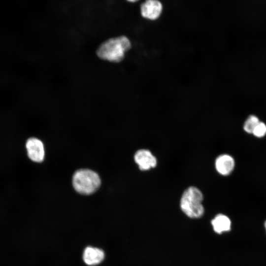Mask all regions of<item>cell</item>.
I'll return each instance as SVG.
<instances>
[{
    "instance_id": "cell-1",
    "label": "cell",
    "mask_w": 266,
    "mask_h": 266,
    "mask_svg": "<svg viewBox=\"0 0 266 266\" xmlns=\"http://www.w3.org/2000/svg\"><path fill=\"white\" fill-rule=\"evenodd\" d=\"M132 43L126 35L110 38L100 45L97 55L100 59L112 63H119L125 58L131 49Z\"/></svg>"
},
{
    "instance_id": "cell-2",
    "label": "cell",
    "mask_w": 266,
    "mask_h": 266,
    "mask_svg": "<svg viewBox=\"0 0 266 266\" xmlns=\"http://www.w3.org/2000/svg\"><path fill=\"white\" fill-rule=\"evenodd\" d=\"M203 199L201 191L196 187H189L183 192L180 200L182 211L189 217L198 218L204 213Z\"/></svg>"
},
{
    "instance_id": "cell-3",
    "label": "cell",
    "mask_w": 266,
    "mask_h": 266,
    "mask_svg": "<svg viewBox=\"0 0 266 266\" xmlns=\"http://www.w3.org/2000/svg\"><path fill=\"white\" fill-rule=\"evenodd\" d=\"M100 179L96 172L89 169L76 170L72 176V185L78 193L90 195L96 192L100 185Z\"/></svg>"
},
{
    "instance_id": "cell-4",
    "label": "cell",
    "mask_w": 266,
    "mask_h": 266,
    "mask_svg": "<svg viewBox=\"0 0 266 266\" xmlns=\"http://www.w3.org/2000/svg\"><path fill=\"white\" fill-rule=\"evenodd\" d=\"M140 14L142 18L155 21L161 16L163 5L159 0H145L140 5Z\"/></svg>"
},
{
    "instance_id": "cell-5",
    "label": "cell",
    "mask_w": 266,
    "mask_h": 266,
    "mask_svg": "<svg viewBox=\"0 0 266 266\" xmlns=\"http://www.w3.org/2000/svg\"><path fill=\"white\" fill-rule=\"evenodd\" d=\"M26 147L29 158L33 162L40 163L44 158L43 144L39 139L31 137L28 139Z\"/></svg>"
},
{
    "instance_id": "cell-6",
    "label": "cell",
    "mask_w": 266,
    "mask_h": 266,
    "mask_svg": "<svg viewBox=\"0 0 266 266\" xmlns=\"http://www.w3.org/2000/svg\"><path fill=\"white\" fill-rule=\"evenodd\" d=\"M134 159L141 170H147L155 167L157 163L156 157L147 149H140L136 151Z\"/></svg>"
},
{
    "instance_id": "cell-7",
    "label": "cell",
    "mask_w": 266,
    "mask_h": 266,
    "mask_svg": "<svg viewBox=\"0 0 266 266\" xmlns=\"http://www.w3.org/2000/svg\"><path fill=\"white\" fill-rule=\"evenodd\" d=\"M234 165L233 158L228 154L219 156L215 162V166L217 172L225 176L229 175L233 171Z\"/></svg>"
},
{
    "instance_id": "cell-8",
    "label": "cell",
    "mask_w": 266,
    "mask_h": 266,
    "mask_svg": "<svg viewBox=\"0 0 266 266\" xmlns=\"http://www.w3.org/2000/svg\"><path fill=\"white\" fill-rule=\"evenodd\" d=\"M104 254L101 249L92 247H87L83 252V258L88 265L99 264L103 260Z\"/></svg>"
},
{
    "instance_id": "cell-9",
    "label": "cell",
    "mask_w": 266,
    "mask_h": 266,
    "mask_svg": "<svg viewBox=\"0 0 266 266\" xmlns=\"http://www.w3.org/2000/svg\"><path fill=\"white\" fill-rule=\"evenodd\" d=\"M214 231L218 233L228 232L231 230V222L229 218L225 215H217L211 221Z\"/></svg>"
},
{
    "instance_id": "cell-10",
    "label": "cell",
    "mask_w": 266,
    "mask_h": 266,
    "mask_svg": "<svg viewBox=\"0 0 266 266\" xmlns=\"http://www.w3.org/2000/svg\"><path fill=\"white\" fill-rule=\"evenodd\" d=\"M259 122L257 116L255 115L249 116L244 123V130L248 133H252L255 127Z\"/></svg>"
},
{
    "instance_id": "cell-11",
    "label": "cell",
    "mask_w": 266,
    "mask_h": 266,
    "mask_svg": "<svg viewBox=\"0 0 266 266\" xmlns=\"http://www.w3.org/2000/svg\"><path fill=\"white\" fill-rule=\"evenodd\" d=\"M252 134L257 137H264L266 134V124L262 122H259L255 127Z\"/></svg>"
},
{
    "instance_id": "cell-12",
    "label": "cell",
    "mask_w": 266,
    "mask_h": 266,
    "mask_svg": "<svg viewBox=\"0 0 266 266\" xmlns=\"http://www.w3.org/2000/svg\"><path fill=\"white\" fill-rule=\"evenodd\" d=\"M125 0L130 3H135L140 0Z\"/></svg>"
},
{
    "instance_id": "cell-13",
    "label": "cell",
    "mask_w": 266,
    "mask_h": 266,
    "mask_svg": "<svg viewBox=\"0 0 266 266\" xmlns=\"http://www.w3.org/2000/svg\"><path fill=\"white\" fill-rule=\"evenodd\" d=\"M264 225H265V229H266V221L265 222Z\"/></svg>"
}]
</instances>
